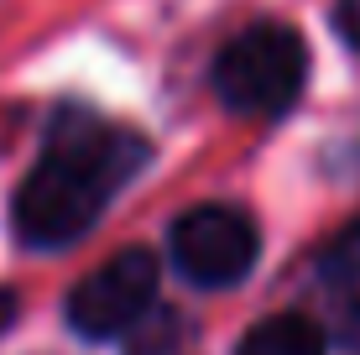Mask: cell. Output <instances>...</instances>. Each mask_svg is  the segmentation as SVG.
<instances>
[{
  "label": "cell",
  "mask_w": 360,
  "mask_h": 355,
  "mask_svg": "<svg viewBox=\"0 0 360 355\" xmlns=\"http://www.w3.org/2000/svg\"><path fill=\"white\" fill-rule=\"evenodd\" d=\"M329 319L340 329V340L360 345V262H345L329 283Z\"/></svg>",
  "instance_id": "6"
},
{
  "label": "cell",
  "mask_w": 360,
  "mask_h": 355,
  "mask_svg": "<svg viewBox=\"0 0 360 355\" xmlns=\"http://www.w3.org/2000/svg\"><path fill=\"white\" fill-rule=\"evenodd\" d=\"M345 240H360V219H355V225H350V230H345Z\"/></svg>",
  "instance_id": "10"
},
{
  "label": "cell",
  "mask_w": 360,
  "mask_h": 355,
  "mask_svg": "<svg viewBox=\"0 0 360 355\" xmlns=\"http://www.w3.org/2000/svg\"><path fill=\"white\" fill-rule=\"evenodd\" d=\"M183 345H188V340H183V319L162 309V314H152V319L131 335L126 355H183Z\"/></svg>",
  "instance_id": "7"
},
{
  "label": "cell",
  "mask_w": 360,
  "mask_h": 355,
  "mask_svg": "<svg viewBox=\"0 0 360 355\" xmlns=\"http://www.w3.org/2000/svg\"><path fill=\"white\" fill-rule=\"evenodd\" d=\"M141 162L146 141L136 131L110 126L89 110H63L11 204L16 235L37 251H58L79 240Z\"/></svg>",
  "instance_id": "1"
},
{
  "label": "cell",
  "mask_w": 360,
  "mask_h": 355,
  "mask_svg": "<svg viewBox=\"0 0 360 355\" xmlns=\"http://www.w3.org/2000/svg\"><path fill=\"white\" fill-rule=\"evenodd\" d=\"M308 79L303 37L282 21H256L240 37H230L214 58V94L240 115H277L297 100Z\"/></svg>",
  "instance_id": "2"
},
{
  "label": "cell",
  "mask_w": 360,
  "mask_h": 355,
  "mask_svg": "<svg viewBox=\"0 0 360 355\" xmlns=\"http://www.w3.org/2000/svg\"><path fill=\"white\" fill-rule=\"evenodd\" d=\"M235 355H324V329L303 314H277V319L245 329Z\"/></svg>",
  "instance_id": "5"
},
{
  "label": "cell",
  "mask_w": 360,
  "mask_h": 355,
  "mask_svg": "<svg viewBox=\"0 0 360 355\" xmlns=\"http://www.w3.org/2000/svg\"><path fill=\"white\" fill-rule=\"evenodd\" d=\"M334 27H340V37L360 53V0H340V11H334Z\"/></svg>",
  "instance_id": "8"
},
{
  "label": "cell",
  "mask_w": 360,
  "mask_h": 355,
  "mask_svg": "<svg viewBox=\"0 0 360 355\" xmlns=\"http://www.w3.org/2000/svg\"><path fill=\"white\" fill-rule=\"evenodd\" d=\"M11 319H16V292H6V288H0V335L11 329Z\"/></svg>",
  "instance_id": "9"
},
{
  "label": "cell",
  "mask_w": 360,
  "mask_h": 355,
  "mask_svg": "<svg viewBox=\"0 0 360 355\" xmlns=\"http://www.w3.org/2000/svg\"><path fill=\"white\" fill-rule=\"evenodd\" d=\"M152 298H157V256L126 246L68 292V324L84 340L126 335L152 314Z\"/></svg>",
  "instance_id": "3"
},
{
  "label": "cell",
  "mask_w": 360,
  "mask_h": 355,
  "mask_svg": "<svg viewBox=\"0 0 360 355\" xmlns=\"http://www.w3.org/2000/svg\"><path fill=\"white\" fill-rule=\"evenodd\" d=\"M256 235L251 214L230 204H198L172 225V262L193 288H235L256 262Z\"/></svg>",
  "instance_id": "4"
}]
</instances>
